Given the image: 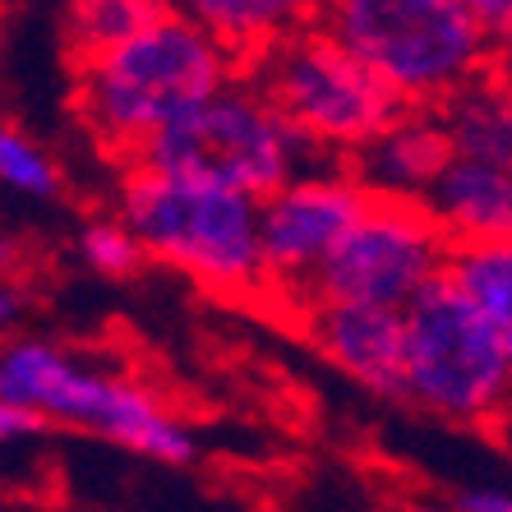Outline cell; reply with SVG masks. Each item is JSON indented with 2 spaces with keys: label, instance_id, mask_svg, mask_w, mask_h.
Here are the masks:
<instances>
[{
  "label": "cell",
  "instance_id": "8",
  "mask_svg": "<svg viewBox=\"0 0 512 512\" xmlns=\"http://www.w3.org/2000/svg\"><path fill=\"white\" fill-rule=\"evenodd\" d=\"M448 245H453L448 231L429 217L420 199L370 190L365 208L328 250V259L314 268L300 300L305 305L310 300H351V305L402 310L443 268Z\"/></svg>",
  "mask_w": 512,
  "mask_h": 512
},
{
  "label": "cell",
  "instance_id": "1",
  "mask_svg": "<svg viewBox=\"0 0 512 512\" xmlns=\"http://www.w3.org/2000/svg\"><path fill=\"white\" fill-rule=\"evenodd\" d=\"M236 74L227 47L167 10L134 37L74 65V111L107 153L130 162L148 134L185 116Z\"/></svg>",
  "mask_w": 512,
  "mask_h": 512
},
{
  "label": "cell",
  "instance_id": "4",
  "mask_svg": "<svg viewBox=\"0 0 512 512\" xmlns=\"http://www.w3.org/2000/svg\"><path fill=\"white\" fill-rule=\"evenodd\" d=\"M406 402L425 416L476 425L499 416L512 388V328L480 314L443 268L402 305Z\"/></svg>",
  "mask_w": 512,
  "mask_h": 512
},
{
  "label": "cell",
  "instance_id": "15",
  "mask_svg": "<svg viewBox=\"0 0 512 512\" xmlns=\"http://www.w3.org/2000/svg\"><path fill=\"white\" fill-rule=\"evenodd\" d=\"M443 277L480 314L512 328V240H453L443 254Z\"/></svg>",
  "mask_w": 512,
  "mask_h": 512
},
{
  "label": "cell",
  "instance_id": "2",
  "mask_svg": "<svg viewBox=\"0 0 512 512\" xmlns=\"http://www.w3.org/2000/svg\"><path fill=\"white\" fill-rule=\"evenodd\" d=\"M0 397L28 406L51 429H84L157 466H194L199 439L148 388L97 370L47 337L0 342Z\"/></svg>",
  "mask_w": 512,
  "mask_h": 512
},
{
  "label": "cell",
  "instance_id": "14",
  "mask_svg": "<svg viewBox=\"0 0 512 512\" xmlns=\"http://www.w3.org/2000/svg\"><path fill=\"white\" fill-rule=\"evenodd\" d=\"M434 107L453 153L512 167V107L503 84H485V74H476L471 84H462Z\"/></svg>",
  "mask_w": 512,
  "mask_h": 512
},
{
  "label": "cell",
  "instance_id": "6",
  "mask_svg": "<svg viewBox=\"0 0 512 512\" xmlns=\"http://www.w3.org/2000/svg\"><path fill=\"white\" fill-rule=\"evenodd\" d=\"M319 153L323 148H314L259 88L227 79L199 107L148 134L130 162L153 171H176V176L222 180L231 190L263 199L286 176L310 167V157Z\"/></svg>",
  "mask_w": 512,
  "mask_h": 512
},
{
  "label": "cell",
  "instance_id": "17",
  "mask_svg": "<svg viewBox=\"0 0 512 512\" xmlns=\"http://www.w3.org/2000/svg\"><path fill=\"white\" fill-rule=\"evenodd\" d=\"M0 185L37 203L60 199V190H65L56 157L14 125H0Z\"/></svg>",
  "mask_w": 512,
  "mask_h": 512
},
{
  "label": "cell",
  "instance_id": "19",
  "mask_svg": "<svg viewBox=\"0 0 512 512\" xmlns=\"http://www.w3.org/2000/svg\"><path fill=\"white\" fill-rule=\"evenodd\" d=\"M51 425L37 411H28V406L10 402V397H0V457L19 453V448H28V443L47 439Z\"/></svg>",
  "mask_w": 512,
  "mask_h": 512
},
{
  "label": "cell",
  "instance_id": "24",
  "mask_svg": "<svg viewBox=\"0 0 512 512\" xmlns=\"http://www.w3.org/2000/svg\"><path fill=\"white\" fill-rule=\"evenodd\" d=\"M5 33H10V24H5V10H0V56H5Z\"/></svg>",
  "mask_w": 512,
  "mask_h": 512
},
{
  "label": "cell",
  "instance_id": "13",
  "mask_svg": "<svg viewBox=\"0 0 512 512\" xmlns=\"http://www.w3.org/2000/svg\"><path fill=\"white\" fill-rule=\"evenodd\" d=\"M171 10L199 24L227 56H259L314 19V0H171Z\"/></svg>",
  "mask_w": 512,
  "mask_h": 512
},
{
  "label": "cell",
  "instance_id": "20",
  "mask_svg": "<svg viewBox=\"0 0 512 512\" xmlns=\"http://www.w3.org/2000/svg\"><path fill=\"white\" fill-rule=\"evenodd\" d=\"M453 5H462L466 19L485 33V42L494 51L508 47V37H512V0H453Z\"/></svg>",
  "mask_w": 512,
  "mask_h": 512
},
{
  "label": "cell",
  "instance_id": "23",
  "mask_svg": "<svg viewBox=\"0 0 512 512\" xmlns=\"http://www.w3.org/2000/svg\"><path fill=\"white\" fill-rule=\"evenodd\" d=\"M19 268H24V245L0 231V277H19Z\"/></svg>",
  "mask_w": 512,
  "mask_h": 512
},
{
  "label": "cell",
  "instance_id": "21",
  "mask_svg": "<svg viewBox=\"0 0 512 512\" xmlns=\"http://www.w3.org/2000/svg\"><path fill=\"white\" fill-rule=\"evenodd\" d=\"M28 310H33V291L19 277H0V342L24 328Z\"/></svg>",
  "mask_w": 512,
  "mask_h": 512
},
{
  "label": "cell",
  "instance_id": "11",
  "mask_svg": "<svg viewBox=\"0 0 512 512\" xmlns=\"http://www.w3.org/2000/svg\"><path fill=\"white\" fill-rule=\"evenodd\" d=\"M420 203L448 240H512V167L448 153Z\"/></svg>",
  "mask_w": 512,
  "mask_h": 512
},
{
  "label": "cell",
  "instance_id": "16",
  "mask_svg": "<svg viewBox=\"0 0 512 512\" xmlns=\"http://www.w3.org/2000/svg\"><path fill=\"white\" fill-rule=\"evenodd\" d=\"M171 10V0H65V51L70 60L97 56Z\"/></svg>",
  "mask_w": 512,
  "mask_h": 512
},
{
  "label": "cell",
  "instance_id": "10",
  "mask_svg": "<svg viewBox=\"0 0 512 512\" xmlns=\"http://www.w3.org/2000/svg\"><path fill=\"white\" fill-rule=\"evenodd\" d=\"M310 342L346 379L383 402H406V328L402 310L351 305V300H310L305 305Z\"/></svg>",
  "mask_w": 512,
  "mask_h": 512
},
{
  "label": "cell",
  "instance_id": "18",
  "mask_svg": "<svg viewBox=\"0 0 512 512\" xmlns=\"http://www.w3.org/2000/svg\"><path fill=\"white\" fill-rule=\"evenodd\" d=\"M79 254H84V263L97 277H116V282L120 277H134L143 263H148L139 236L120 222V213L84 222V231H79Z\"/></svg>",
  "mask_w": 512,
  "mask_h": 512
},
{
  "label": "cell",
  "instance_id": "12",
  "mask_svg": "<svg viewBox=\"0 0 512 512\" xmlns=\"http://www.w3.org/2000/svg\"><path fill=\"white\" fill-rule=\"evenodd\" d=\"M356 153H360L356 176L365 180V190L420 199L429 190V180L443 171L453 148H448V134H443L439 116H420L411 107L388 130L374 134L365 148H356Z\"/></svg>",
  "mask_w": 512,
  "mask_h": 512
},
{
  "label": "cell",
  "instance_id": "3",
  "mask_svg": "<svg viewBox=\"0 0 512 512\" xmlns=\"http://www.w3.org/2000/svg\"><path fill=\"white\" fill-rule=\"evenodd\" d=\"M120 222L139 236L148 259L180 268L213 291L263 286L254 194L130 162L120 185Z\"/></svg>",
  "mask_w": 512,
  "mask_h": 512
},
{
  "label": "cell",
  "instance_id": "22",
  "mask_svg": "<svg viewBox=\"0 0 512 512\" xmlns=\"http://www.w3.org/2000/svg\"><path fill=\"white\" fill-rule=\"evenodd\" d=\"M453 508L457 512H512V494L503 485H476V489L453 494Z\"/></svg>",
  "mask_w": 512,
  "mask_h": 512
},
{
  "label": "cell",
  "instance_id": "9",
  "mask_svg": "<svg viewBox=\"0 0 512 512\" xmlns=\"http://www.w3.org/2000/svg\"><path fill=\"white\" fill-rule=\"evenodd\" d=\"M370 190L356 171H296L259 199L263 282L305 296L314 268L328 259L342 231L356 222Z\"/></svg>",
  "mask_w": 512,
  "mask_h": 512
},
{
  "label": "cell",
  "instance_id": "5",
  "mask_svg": "<svg viewBox=\"0 0 512 512\" xmlns=\"http://www.w3.org/2000/svg\"><path fill=\"white\" fill-rule=\"evenodd\" d=\"M314 19L411 107L471 84L494 51L453 0H314Z\"/></svg>",
  "mask_w": 512,
  "mask_h": 512
},
{
  "label": "cell",
  "instance_id": "7",
  "mask_svg": "<svg viewBox=\"0 0 512 512\" xmlns=\"http://www.w3.org/2000/svg\"><path fill=\"white\" fill-rule=\"evenodd\" d=\"M250 65V88H259L323 153L333 148L356 153L379 130H388L402 111H411V102L393 84H383L365 60L351 56L319 24L286 33L282 42L263 47Z\"/></svg>",
  "mask_w": 512,
  "mask_h": 512
}]
</instances>
